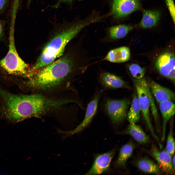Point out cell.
I'll use <instances>...</instances> for the list:
<instances>
[{
  "instance_id": "obj_29",
  "label": "cell",
  "mask_w": 175,
  "mask_h": 175,
  "mask_svg": "<svg viewBox=\"0 0 175 175\" xmlns=\"http://www.w3.org/2000/svg\"><path fill=\"white\" fill-rule=\"evenodd\" d=\"M32 0H27V7L29 8L30 6Z\"/></svg>"
},
{
  "instance_id": "obj_26",
  "label": "cell",
  "mask_w": 175,
  "mask_h": 175,
  "mask_svg": "<svg viewBox=\"0 0 175 175\" xmlns=\"http://www.w3.org/2000/svg\"><path fill=\"white\" fill-rule=\"evenodd\" d=\"M4 25L0 21V40H2L4 35Z\"/></svg>"
},
{
  "instance_id": "obj_23",
  "label": "cell",
  "mask_w": 175,
  "mask_h": 175,
  "mask_svg": "<svg viewBox=\"0 0 175 175\" xmlns=\"http://www.w3.org/2000/svg\"><path fill=\"white\" fill-rule=\"evenodd\" d=\"M129 69L132 76L136 79L143 78L145 73V70L137 64L132 63L129 67Z\"/></svg>"
},
{
  "instance_id": "obj_4",
  "label": "cell",
  "mask_w": 175,
  "mask_h": 175,
  "mask_svg": "<svg viewBox=\"0 0 175 175\" xmlns=\"http://www.w3.org/2000/svg\"><path fill=\"white\" fill-rule=\"evenodd\" d=\"M130 101L126 98L115 100L108 99L105 102L104 107L112 122L119 124L127 117Z\"/></svg>"
},
{
  "instance_id": "obj_11",
  "label": "cell",
  "mask_w": 175,
  "mask_h": 175,
  "mask_svg": "<svg viewBox=\"0 0 175 175\" xmlns=\"http://www.w3.org/2000/svg\"><path fill=\"white\" fill-rule=\"evenodd\" d=\"M159 107L162 119L161 140H165L167 124L175 114V105L172 101H168L159 104Z\"/></svg>"
},
{
  "instance_id": "obj_7",
  "label": "cell",
  "mask_w": 175,
  "mask_h": 175,
  "mask_svg": "<svg viewBox=\"0 0 175 175\" xmlns=\"http://www.w3.org/2000/svg\"><path fill=\"white\" fill-rule=\"evenodd\" d=\"M156 66L162 76L175 81V56L171 52H166L161 55L156 63Z\"/></svg>"
},
{
  "instance_id": "obj_16",
  "label": "cell",
  "mask_w": 175,
  "mask_h": 175,
  "mask_svg": "<svg viewBox=\"0 0 175 175\" xmlns=\"http://www.w3.org/2000/svg\"><path fill=\"white\" fill-rule=\"evenodd\" d=\"M136 167L144 172L156 175H160L162 171L157 164L152 160L146 158L138 160L135 163Z\"/></svg>"
},
{
  "instance_id": "obj_24",
  "label": "cell",
  "mask_w": 175,
  "mask_h": 175,
  "mask_svg": "<svg viewBox=\"0 0 175 175\" xmlns=\"http://www.w3.org/2000/svg\"><path fill=\"white\" fill-rule=\"evenodd\" d=\"M167 8L174 23L175 22V9L173 0H165Z\"/></svg>"
},
{
  "instance_id": "obj_21",
  "label": "cell",
  "mask_w": 175,
  "mask_h": 175,
  "mask_svg": "<svg viewBox=\"0 0 175 175\" xmlns=\"http://www.w3.org/2000/svg\"><path fill=\"white\" fill-rule=\"evenodd\" d=\"M137 80L142 85L146 92L150 102V108L154 119L155 122H156L158 120L157 110L155 101L154 98L151 93L149 84L144 78Z\"/></svg>"
},
{
  "instance_id": "obj_14",
  "label": "cell",
  "mask_w": 175,
  "mask_h": 175,
  "mask_svg": "<svg viewBox=\"0 0 175 175\" xmlns=\"http://www.w3.org/2000/svg\"><path fill=\"white\" fill-rule=\"evenodd\" d=\"M132 29L131 26L124 25L112 26L109 28L106 35L101 41L105 43L115 42L125 37Z\"/></svg>"
},
{
  "instance_id": "obj_13",
  "label": "cell",
  "mask_w": 175,
  "mask_h": 175,
  "mask_svg": "<svg viewBox=\"0 0 175 175\" xmlns=\"http://www.w3.org/2000/svg\"><path fill=\"white\" fill-rule=\"evenodd\" d=\"M100 97L99 93L97 94L88 104L83 120L80 124L72 132L76 133L84 129L90 123L96 112Z\"/></svg>"
},
{
  "instance_id": "obj_25",
  "label": "cell",
  "mask_w": 175,
  "mask_h": 175,
  "mask_svg": "<svg viewBox=\"0 0 175 175\" xmlns=\"http://www.w3.org/2000/svg\"><path fill=\"white\" fill-rule=\"evenodd\" d=\"M74 0H57V1L56 4L53 6V7L56 8L58 7L60 4L63 3L67 5H70Z\"/></svg>"
},
{
  "instance_id": "obj_12",
  "label": "cell",
  "mask_w": 175,
  "mask_h": 175,
  "mask_svg": "<svg viewBox=\"0 0 175 175\" xmlns=\"http://www.w3.org/2000/svg\"><path fill=\"white\" fill-rule=\"evenodd\" d=\"M99 81L106 89H115L127 88L125 82L119 77L109 72H101L99 76Z\"/></svg>"
},
{
  "instance_id": "obj_1",
  "label": "cell",
  "mask_w": 175,
  "mask_h": 175,
  "mask_svg": "<svg viewBox=\"0 0 175 175\" xmlns=\"http://www.w3.org/2000/svg\"><path fill=\"white\" fill-rule=\"evenodd\" d=\"M94 21L91 18L84 21L76 22H69L64 20L59 24L58 32L45 46L33 69L42 68L62 56L67 44L84 28Z\"/></svg>"
},
{
  "instance_id": "obj_27",
  "label": "cell",
  "mask_w": 175,
  "mask_h": 175,
  "mask_svg": "<svg viewBox=\"0 0 175 175\" xmlns=\"http://www.w3.org/2000/svg\"><path fill=\"white\" fill-rule=\"evenodd\" d=\"M9 0H0V12L5 8Z\"/></svg>"
},
{
  "instance_id": "obj_18",
  "label": "cell",
  "mask_w": 175,
  "mask_h": 175,
  "mask_svg": "<svg viewBox=\"0 0 175 175\" xmlns=\"http://www.w3.org/2000/svg\"><path fill=\"white\" fill-rule=\"evenodd\" d=\"M125 132L132 136L140 144H146L149 141L150 139L148 136L136 123H130Z\"/></svg>"
},
{
  "instance_id": "obj_2",
  "label": "cell",
  "mask_w": 175,
  "mask_h": 175,
  "mask_svg": "<svg viewBox=\"0 0 175 175\" xmlns=\"http://www.w3.org/2000/svg\"><path fill=\"white\" fill-rule=\"evenodd\" d=\"M74 61L65 57L45 66L32 77L27 84L31 87L44 90L58 85L72 70Z\"/></svg>"
},
{
  "instance_id": "obj_5",
  "label": "cell",
  "mask_w": 175,
  "mask_h": 175,
  "mask_svg": "<svg viewBox=\"0 0 175 175\" xmlns=\"http://www.w3.org/2000/svg\"><path fill=\"white\" fill-rule=\"evenodd\" d=\"M134 85L141 112L143 118L152 137L158 145L161 143L156 133L150 120L149 115L150 104L146 92L142 85L138 80L135 79Z\"/></svg>"
},
{
  "instance_id": "obj_20",
  "label": "cell",
  "mask_w": 175,
  "mask_h": 175,
  "mask_svg": "<svg viewBox=\"0 0 175 175\" xmlns=\"http://www.w3.org/2000/svg\"><path fill=\"white\" fill-rule=\"evenodd\" d=\"M141 110L137 95L134 94L131 107L127 113V119L130 123H136L140 118Z\"/></svg>"
},
{
  "instance_id": "obj_28",
  "label": "cell",
  "mask_w": 175,
  "mask_h": 175,
  "mask_svg": "<svg viewBox=\"0 0 175 175\" xmlns=\"http://www.w3.org/2000/svg\"><path fill=\"white\" fill-rule=\"evenodd\" d=\"M173 158H172V164L173 165V166L174 167V168H175V155L174 154V155H173Z\"/></svg>"
},
{
  "instance_id": "obj_22",
  "label": "cell",
  "mask_w": 175,
  "mask_h": 175,
  "mask_svg": "<svg viewBox=\"0 0 175 175\" xmlns=\"http://www.w3.org/2000/svg\"><path fill=\"white\" fill-rule=\"evenodd\" d=\"M165 149L172 156L174 154L175 141L173 136V120L171 121L170 122Z\"/></svg>"
},
{
  "instance_id": "obj_15",
  "label": "cell",
  "mask_w": 175,
  "mask_h": 175,
  "mask_svg": "<svg viewBox=\"0 0 175 175\" xmlns=\"http://www.w3.org/2000/svg\"><path fill=\"white\" fill-rule=\"evenodd\" d=\"M129 48L122 46L110 50L102 60L113 63H119L128 61L130 57Z\"/></svg>"
},
{
  "instance_id": "obj_9",
  "label": "cell",
  "mask_w": 175,
  "mask_h": 175,
  "mask_svg": "<svg viewBox=\"0 0 175 175\" xmlns=\"http://www.w3.org/2000/svg\"><path fill=\"white\" fill-rule=\"evenodd\" d=\"M114 153L112 150L97 156L91 167L86 175H98L107 170L110 167Z\"/></svg>"
},
{
  "instance_id": "obj_19",
  "label": "cell",
  "mask_w": 175,
  "mask_h": 175,
  "mask_svg": "<svg viewBox=\"0 0 175 175\" xmlns=\"http://www.w3.org/2000/svg\"><path fill=\"white\" fill-rule=\"evenodd\" d=\"M135 148L134 143L130 141L121 148L116 164L119 167L124 166L128 159L131 156Z\"/></svg>"
},
{
  "instance_id": "obj_6",
  "label": "cell",
  "mask_w": 175,
  "mask_h": 175,
  "mask_svg": "<svg viewBox=\"0 0 175 175\" xmlns=\"http://www.w3.org/2000/svg\"><path fill=\"white\" fill-rule=\"evenodd\" d=\"M139 0H112L111 14L115 18H122L139 9Z\"/></svg>"
},
{
  "instance_id": "obj_17",
  "label": "cell",
  "mask_w": 175,
  "mask_h": 175,
  "mask_svg": "<svg viewBox=\"0 0 175 175\" xmlns=\"http://www.w3.org/2000/svg\"><path fill=\"white\" fill-rule=\"evenodd\" d=\"M160 16V13L158 10H145L143 13L139 25L143 28L152 27L157 24Z\"/></svg>"
},
{
  "instance_id": "obj_10",
  "label": "cell",
  "mask_w": 175,
  "mask_h": 175,
  "mask_svg": "<svg viewBox=\"0 0 175 175\" xmlns=\"http://www.w3.org/2000/svg\"><path fill=\"white\" fill-rule=\"evenodd\" d=\"M149 85L152 94L159 104L166 101L175 100V94L171 90L154 81Z\"/></svg>"
},
{
  "instance_id": "obj_3",
  "label": "cell",
  "mask_w": 175,
  "mask_h": 175,
  "mask_svg": "<svg viewBox=\"0 0 175 175\" xmlns=\"http://www.w3.org/2000/svg\"><path fill=\"white\" fill-rule=\"evenodd\" d=\"M9 40L8 51L5 57L0 60V67L10 74L25 75L27 73L28 66L17 52L12 29L10 32Z\"/></svg>"
},
{
  "instance_id": "obj_8",
  "label": "cell",
  "mask_w": 175,
  "mask_h": 175,
  "mask_svg": "<svg viewBox=\"0 0 175 175\" xmlns=\"http://www.w3.org/2000/svg\"><path fill=\"white\" fill-rule=\"evenodd\" d=\"M149 153L156 161L162 172L167 175L175 174V168L172 164V156L165 149L160 151L153 144L151 146Z\"/></svg>"
}]
</instances>
